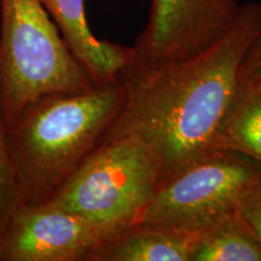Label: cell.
Returning a JSON list of instances; mask_svg holds the SVG:
<instances>
[{"instance_id":"277c9868","label":"cell","mask_w":261,"mask_h":261,"mask_svg":"<svg viewBox=\"0 0 261 261\" xmlns=\"http://www.w3.org/2000/svg\"><path fill=\"white\" fill-rule=\"evenodd\" d=\"M161 178L151 148L133 135H107L46 204L80 215L110 240L139 224Z\"/></svg>"},{"instance_id":"30bf717a","label":"cell","mask_w":261,"mask_h":261,"mask_svg":"<svg viewBox=\"0 0 261 261\" xmlns=\"http://www.w3.org/2000/svg\"><path fill=\"white\" fill-rule=\"evenodd\" d=\"M214 149H228L261 165V84L240 85L214 139Z\"/></svg>"},{"instance_id":"3957f363","label":"cell","mask_w":261,"mask_h":261,"mask_svg":"<svg viewBox=\"0 0 261 261\" xmlns=\"http://www.w3.org/2000/svg\"><path fill=\"white\" fill-rule=\"evenodd\" d=\"M92 87L40 0H0V99L9 127L42 97Z\"/></svg>"},{"instance_id":"7c38bea8","label":"cell","mask_w":261,"mask_h":261,"mask_svg":"<svg viewBox=\"0 0 261 261\" xmlns=\"http://www.w3.org/2000/svg\"><path fill=\"white\" fill-rule=\"evenodd\" d=\"M23 207L17 171H16L9 125L0 99V236L9 221Z\"/></svg>"},{"instance_id":"52a82bcc","label":"cell","mask_w":261,"mask_h":261,"mask_svg":"<svg viewBox=\"0 0 261 261\" xmlns=\"http://www.w3.org/2000/svg\"><path fill=\"white\" fill-rule=\"evenodd\" d=\"M109 240L80 215L50 204L23 205L0 236V261H90Z\"/></svg>"},{"instance_id":"9c48e42d","label":"cell","mask_w":261,"mask_h":261,"mask_svg":"<svg viewBox=\"0 0 261 261\" xmlns=\"http://www.w3.org/2000/svg\"><path fill=\"white\" fill-rule=\"evenodd\" d=\"M197 234L137 224L104 243L90 261H191Z\"/></svg>"},{"instance_id":"5b68a950","label":"cell","mask_w":261,"mask_h":261,"mask_svg":"<svg viewBox=\"0 0 261 261\" xmlns=\"http://www.w3.org/2000/svg\"><path fill=\"white\" fill-rule=\"evenodd\" d=\"M261 178V165L228 149H213L160 179L139 224L200 233L236 212L242 192Z\"/></svg>"},{"instance_id":"8fae6325","label":"cell","mask_w":261,"mask_h":261,"mask_svg":"<svg viewBox=\"0 0 261 261\" xmlns=\"http://www.w3.org/2000/svg\"><path fill=\"white\" fill-rule=\"evenodd\" d=\"M191 261H261V244L234 212L197 234Z\"/></svg>"},{"instance_id":"ba28073f","label":"cell","mask_w":261,"mask_h":261,"mask_svg":"<svg viewBox=\"0 0 261 261\" xmlns=\"http://www.w3.org/2000/svg\"><path fill=\"white\" fill-rule=\"evenodd\" d=\"M40 2L93 86L117 83L132 61L133 47L94 37L85 16V0Z\"/></svg>"},{"instance_id":"7a4b0ae2","label":"cell","mask_w":261,"mask_h":261,"mask_svg":"<svg viewBox=\"0 0 261 261\" xmlns=\"http://www.w3.org/2000/svg\"><path fill=\"white\" fill-rule=\"evenodd\" d=\"M117 83L80 92L48 94L9 127L23 205L50 202L94 149L125 104Z\"/></svg>"},{"instance_id":"8992f818","label":"cell","mask_w":261,"mask_h":261,"mask_svg":"<svg viewBox=\"0 0 261 261\" xmlns=\"http://www.w3.org/2000/svg\"><path fill=\"white\" fill-rule=\"evenodd\" d=\"M238 8L236 0H151L128 65L159 67L201 54L228 31Z\"/></svg>"},{"instance_id":"6da1fadb","label":"cell","mask_w":261,"mask_h":261,"mask_svg":"<svg viewBox=\"0 0 261 261\" xmlns=\"http://www.w3.org/2000/svg\"><path fill=\"white\" fill-rule=\"evenodd\" d=\"M261 35V4L240 5L228 31L201 54L151 68L127 67L125 104L107 135H133L151 148L161 178L214 149L240 87L248 51Z\"/></svg>"},{"instance_id":"4fadbf2b","label":"cell","mask_w":261,"mask_h":261,"mask_svg":"<svg viewBox=\"0 0 261 261\" xmlns=\"http://www.w3.org/2000/svg\"><path fill=\"white\" fill-rule=\"evenodd\" d=\"M236 213L261 244V178L253 181L242 192Z\"/></svg>"},{"instance_id":"5bb4252c","label":"cell","mask_w":261,"mask_h":261,"mask_svg":"<svg viewBox=\"0 0 261 261\" xmlns=\"http://www.w3.org/2000/svg\"><path fill=\"white\" fill-rule=\"evenodd\" d=\"M261 84V35L248 51L240 71V85Z\"/></svg>"}]
</instances>
